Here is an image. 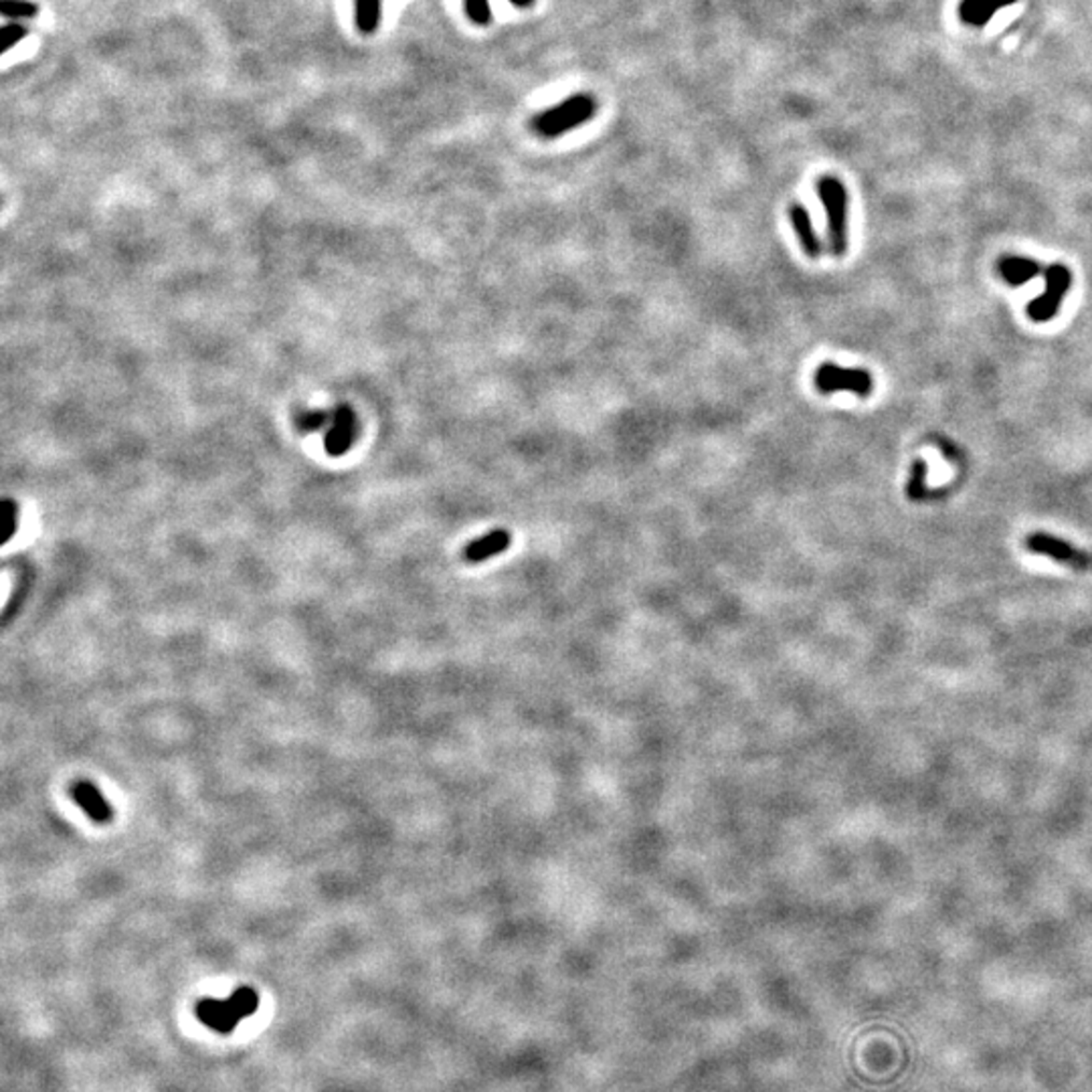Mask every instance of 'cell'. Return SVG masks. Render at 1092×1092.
Returning <instances> with one entry per match:
<instances>
[{
  "mask_svg": "<svg viewBox=\"0 0 1092 1092\" xmlns=\"http://www.w3.org/2000/svg\"><path fill=\"white\" fill-rule=\"evenodd\" d=\"M818 194L828 217V245L832 255L844 258L847 253V190L837 176H821Z\"/></svg>",
  "mask_w": 1092,
  "mask_h": 1092,
  "instance_id": "2",
  "label": "cell"
},
{
  "mask_svg": "<svg viewBox=\"0 0 1092 1092\" xmlns=\"http://www.w3.org/2000/svg\"><path fill=\"white\" fill-rule=\"evenodd\" d=\"M514 7L518 8H530L537 0H510ZM466 5V15L473 24H488L492 21V10H490V0H464Z\"/></svg>",
  "mask_w": 1092,
  "mask_h": 1092,
  "instance_id": "13",
  "label": "cell"
},
{
  "mask_svg": "<svg viewBox=\"0 0 1092 1092\" xmlns=\"http://www.w3.org/2000/svg\"><path fill=\"white\" fill-rule=\"evenodd\" d=\"M1043 277H1046V287H1043V294L1031 300L1026 308L1028 318L1031 322H1038V324H1043V322L1056 318V314H1058L1064 298L1068 296V291H1071V287H1072V272L1062 263H1054V265L1046 267Z\"/></svg>",
  "mask_w": 1092,
  "mask_h": 1092,
  "instance_id": "4",
  "label": "cell"
},
{
  "mask_svg": "<svg viewBox=\"0 0 1092 1092\" xmlns=\"http://www.w3.org/2000/svg\"><path fill=\"white\" fill-rule=\"evenodd\" d=\"M0 12L8 19H35L39 8L29 0H3Z\"/></svg>",
  "mask_w": 1092,
  "mask_h": 1092,
  "instance_id": "16",
  "label": "cell"
},
{
  "mask_svg": "<svg viewBox=\"0 0 1092 1092\" xmlns=\"http://www.w3.org/2000/svg\"><path fill=\"white\" fill-rule=\"evenodd\" d=\"M595 112H597V104H595L591 93H575L567 97L563 104L546 109V112L534 118L532 128L540 138H558L577 126L585 124L595 116Z\"/></svg>",
  "mask_w": 1092,
  "mask_h": 1092,
  "instance_id": "1",
  "label": "cell"
},
{
  "mask_svg": "<svg viewBox=\"0 0 1092 1092\" xmlns=\"http://www.w3.org/2000/svg\"><path fill=\"white\" fill-rule=\"evenodd\" d=\"M787 213H789V221H791L793 231L797 233V239L801 243V247H804L807 258L819 259L821 253H823V245H821L816 227H813L809 211L805 209L804 204L795 203V204L789 206Z\"/></svg>",
  "mask_w": 1092,
  "mask_h": 1092,
  "instance_id": "7",
  "label": "cell"
},
{
  "mask_svg": "<svg viewBox=\"0 0 1092 1092\" xmlns=\"http://www.w3.org/2000/svg\"><path fill=\"white\" fill-rule=\"evenodd\" d=\"M813 385L823 395L852 393L868 399L874 393V376L868 369H847L833 362H823L813 374Z\"/></svg>",
  "mask_w": 1092,
  "mask_h": 1092,
  "instance_id": "3",
  "label": "cell"
},
{
  "mask_svg": "<svg viewBox=\"0 0 1092 1092\" xmlns=\"http://www.w3.org/2000/svg\"><path fill=\"white\" fill-rule=\"evenodd\" d=\"M510 544H512V534H510V530L496 528L466 546L464 561L471 565L490 561V558L506 553Z\"/></svg>",
  "mask_w": 1092,
  "mask_h": 1092,
  "instance_id": "6",
  "label": "cell"
},
{
  "mask_svg": "<svg viewBox=\"0 0 1092 1092\" xmlns=\"http://www.w3.org/2000/svg\"><path fill=\"white\" fill-rule=\"evenodd\" d=\"M998 273L1005 284L1019 287L1038 277L1042 273V265L1036 259L1024 258V255H1003L998 261Z\"/></svg>",
  "mask_w": 1092,
  "mask_h": 1092,
  "instance_id": "9",
  "label": "cell"
},
{
  "mask_svg": "<svg viewBox=\"0 0 1092 1092\" xmlns=\"http://www.w3.org/2000/svg\"><path fill=\"white\" fill-rule=\"evenodd\" d=\"M1014 3L1017 0H963L959 5V17L971 27H983L993 19L995 12Z\"/></svg>",
  "mask_w": 1092,
  "mask_h": 1092,
  "instance_id": "11",
  "label": "cell"
},
{
  "mask_svg": "<svg viewBox=\"0 0 1092 1092\" xmlns=\"http://www.w3.org/2000/svg\"><path fill=\"white\" fill-rule=\"evenodd\" d=\"M24 36H27V29L21 27V24H7V27L3 29V45H0L3 53L10 51V49L15 47L19 41H22Z\"/></svg>",
  "mask_w": 1092,
  "mask_h": 1092,
  "instance_id": "17",
  "label": "cell"
},
{
  "mask_svg": "<svg viewBox=\"0 0 1092 1092\" xmlns=\"http://www.w3.org/2000/svg\"><path fill=\"white\" fill-rule=\"evenodd\" d=\"M227 1001L231 1003V1007H233V1012L239 1015V1019L255 1014V1010H258V1005H259L258 993H255L251 987H239Z\"/></svg>",
  "mask_w": 1092,
  "mask_h": 1092,
  "instance_id": "14",
  "label": "cell"
},
{
  "mask_svg": "<svg viewBox=\"0 0 1092 1092\" xmlns=\"http://www.w3.org/2000/svg\"><path fill=\"white\" fill-rule=\"evenodd\" d=\"M71 795H73V799H76V804L85 813H88L93 821L107 823L109 819H112V809H109L107 801L102 797V793L97 791L91 783L73 785Z\"/></svg>",
  "mask_w": 1092,
  "mask_h": 1092,
  "instance_id": "10",
  "label": "cell"
},
{
  "mask_svg": "<svg viewBox=\"0 0 1092 1092\" xmlns=\"http://www.w3.org/2000/svg\"><path fill=\"white\" fill-rule=\"evenodd\" d=\"M1026 549L1031 554L1046 556V558H1050V561H1056V563L1066 565L1074 570H1080V573L1092 570V554L1088 551L1078 549V546H1074L1072 542L1054 537V534H1048V532L1028 534Z\"/></svg>",
  "mask_w": 1092,
  "mask_h": 1092,
  "instance_id": "5",
  "label": "cell"
},
{
  "mask_svg": "<svg viewBox=\"0 0 1092 1092\" xmlns=\"http://www.w3.org/2000/svg\"><path fill=\"white\" fill-rule=\"evenodd\" d=\"M357 27L362 35H372L381 21V0H357Z\"/></svg>",
  "mask_w": 1092,
  "mask_h": 1092,
  "instance_id": "12",
  "label": "cell"
},
{
  "mask_svg": "<svg viewBox=\"0 0 1092 1092\" xmlns=\"http://www.w3.org/2000/svg\"><path fill=\"white\" fill-rule=\"evenodd\" d=\"M197 1015L204 1026L213 1028L218 1034H231L239 1024V1015L227 1000H201L197 1005Z\"/></svg>",
  "mask_w": 1092,
  "mask_h": 1092,
  "instance_id": "8",
  "label": "cell"
},
{
  "mask_svg": "<svg viewBox=\"0 0 1092 1092\" xmlns=\"http://www.w3.org/2000/svg\"><path fill=\"white\" fill-rule=\"evenodd\" d=\"M906 496L915 502L927 496V464L922 459L913 464V471H910V480L906 483Z\"/></svg>",
  "mask_w": 1092,
  "mask_h": 1092,
  "instance_id": "15",
  "label": "cell"
}]
</instances>
